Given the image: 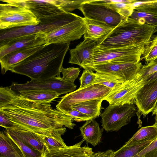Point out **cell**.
<instances>
[{
	"label": "cell",
	"mask_w": 157,
	"mask_h": 157,
	"mask_svg": "<svg viewBox=\"0 0 157 157\" xmlns=\"http://www.w3.org/2000/svg\"><path fill=\"white\" fill-rule=\"evenodd\" d=\"M0 111L18 127L39 135L50 136L65 133L66 127L75 125L70 116L52 109L50 103L32 101L21 97L10 87H6Z\"/></svg>",
	"instance_id": "6da1fadb"
},
{
	"label": "cell",
	"mask_w": 157,
	"mask_h": 157,
	"mask_svg": "<svg viewBox=\"0 0 157 157\" xmlns=\"http://www.w3.org/2000/svg\"><path fill=\"white\" fill-rule=\"evenodd\" d=\"M70 43L44 45L25 59L13 66L10 71L26 76L31 80L44 81L60 77L61 69Z\"/></svg>",
	"instance_id": "7a4b0ae2"
},
{
	"label": "cell",
	"mask_w": 157,
	"mask_h": 157,
	"mask_svg": "<svg viewBox=\"0 0 157 157\" xmlns=\"http://www.w3.org/2000/svg\"><path fill=\"white\" fill-rule=\"evenodd\" d=\"M157 31V29L154 26L141 23L131 17L124 18L104 41L98 46L116 48L145 45Z\"/></svg>",
	"instance_id": "3957f363"
},
{
	"label": "cell",
	"mask_w": 157,
	"mask_h": 157,
	"mask_svg": "<svg viewBox=\"0 0 157 157\" xmlns=\"http://www.w3.org/2000/svg\"><path fill=\"white\" fill-rule=\"evenodd\" d=\"M80 17L74 13L64 12L40 18L37 25L0 30V44L28 35L41 33L47 35Z\"/></svg>",
	"instance_id": "277c9868"
},
{
	"label": "cell",
	"mask_w": 157,
	"mask_h": 157,
	"mask_svg": "<svg viewBox=\"0 0 157 157\" xmlns=\"http://www.w3.org/2000/svg\"><path fill=\"white\" fill-rule=\"evenodd\" d=\"M144 46L108 48L97 45L94 49L92 58L81 67L84 69L94 65L113 62L138 63L140 62Z\"/></svg>",
	"instance_id": "5b68a950"
},
{
	"label": "cell",
	"mask_w": 157,
	"mask_h": 157,
	"mask_svg": "<svg viewBox=\"0 0 157 157\" xmlns=\"http://www.w3.org/2000/svg\"><path fill=\"white\" fill-rule=\"evenodd\" d=\"M40 22L30 10L10 3L0 4V30L36 25Z\"/></svg>",
	"instance_id": "8992f818"
},
{
	"label": "cell",
	"mask_w": 157,
	"mask_h": 157,
	"mask_svg": "<svg viewBox=\"0 0 157 157\" xmlns=\"http://www.w3.org/2000/svg\"><path fill=\"white\" fill-rule=\"evenodd\" d=\"M136 113L133 104L110 105L101 115V126L106 131H117L128 124Z\"/></svg>",
	"instance_id": "52a82bcc"
},
{
	"label": "cell",
	"mask_w": 157,
	"mask_h": 157,
	"mask_svg": "<svg viewBox=\"0 0 157 157\" xmlns=\"http://www.w3.org/2000/svg\"><path fill=\"white\" fill-rule=\"evenodd\" d=\"M111 90L110 89L98 84H93L82 89L78 88L63 96L56 108L64 113L73 105L78 103L94 99H103Z\"/></svg>",
	"instance_id": "ba28073f"
},
{
	"label": "cell",
	"mask_w": 157,
	"mask_h": 157,
	"mask_svg": "<svg viewBox=\"0 0 157 157\" xmlns=\"http://www.w3.org/2000/svg\"><path fill=\"white\" fill-rule=\"evenodd\" d=\"M74 83L66 81L61 77H56L44 81L31 80L27 82L18 84L13 82L10 86L15 91L27 90H36L53 91L60 95L71 93L76 89Z\"/></svg>",
	"instance_id": "9c48e42d"
},
{
	"label": "cell",
	"mask_w": 157,
	"mask_h": 157,
	"mask_svg": "<svg viewBox=\"0 0 157 157\" xmlns=\"http://www.w3.org/2000/svg\"><path fill=\"white\" fill-rule=\"evenodd\" d=\"M144 85L143 80L137 75L134 78L115 87L103 100L110 105L134 104L137 93Z\"/></svg>",
	"instance_id": "30bf717a"
},
{
	"label": "cell",
	"mask_w": 157,
	"mask_h": 157,
	"mask_svg": "<svg viewBox=\"0 0 157 157\" xmlns=\"http://www.w3.org/2000/svg\"><path fill=\"white\" fill-rule=\"evenodd\" d=\"M84 17L100 21L115 28L124 18L105 6L94 0H85L79 9Z\"/></svg>",
	"instance_id": "8fae6325"
},
{
	"label": "cell",
	"mask_w": 157,
	"mask_h": 157,
	"mask_svg": "<svg viewBox=\"0 0 157 157\" xmlns=\"http://www.w3.org/2000/svg\"><path fill=\"white\" fill-rule=\"evenodd\" d=\"M86 25L84 17L80 18L67 24L46 36V44L70 43L80 39L84 35Z\"/></svg>",
	"instance_id": "7c38bea8"
},
{
	"label": "cell",
	"mask_w": 157,
	"mask_h": 157,
	"mask_svg": "<svg viewBox=\"0 0 157 157\" xmlns=\"http://www.w3.org/2000/svg\"><path fill=\"white\" fill-rule=\"evenodd\" d=\"M142 66L140 62L136 63L113 62L89 66L84 69L117 76L125 81L135 78Z\"/></svg>",
	"instance_id": "4fadbf2b"
},
{
	"label": "cell",
	"mask_w": 157,
	"mask_h": 157,
	"mask_svg": "<svg viewBox=\"0 0 157 157\" xmlns=\"http://www.w3.org/2000/svg\"><path fill=\"white\" fill-rule=\"evenodd\" d=\"M0 1L28 9L31 11L38 19L65 12L57 5L56 0H1Z\"/></svg>",
	"instance_id": "5bb4252c"
},
{
	"label": "cell",
	"mask_w": 157,
	"mask_h": 157,
	"mask_svg": "<svg viewBox=\"0 0 157 157\" xmlns=\"http://www.w3.org/2000/svg\"><path fill=\"white\" fill-rule=\"evenodd\" d=\"M157 102V79L144 84L136 96L134 104L141 115L145 116L152 112Z\"/></svg>",
	"instance_id": "9a60e30c"
},
{
	"label": "cell",
	"mask_w": 157,
	"mask_h": 157,
	"mask_svg": "<svg viewBox=\"0 0 157 157\" xmlns=\"http://www.w3.org/2000/svg\"><path fill=\"white\" fill-rule=\"evenodd\" d=\"M46 35L34 34L21 36L0 44V58L13 51L46 44Z\"/></svg>",
	"instance_id": "2e32d148"
},
{
	"label": "cell",
	"mask_w": 157,
	"mask_h": 157,
	"mask_svg": "<svg viewBox=\"0 0 157 157\" xmlns=\"http://www.w3.org/2000/svg\"><path fill=\"white\" fill-rule=\"evenodd\" d=\"M97 45L96 41L84 39L75 48L70 50L68 63L81 67L92 58L94 49Z\"/></svg>",
	"instance_id": "e0dca14e"
},
{
	"label": "cell",
	"mask_w": 157,
	"mask_h": 157,
	"mask_svg": "<svg viewBox=\"0 0 157 157\" xmlns=\"http://www.w3.org/2000/svg\"><path fill=\"white\" fill-rule=\"evenodd\" d=\"M84 18L86 25L84 39L96 41L97 45H100L114 28L100 21Z\"/></svg>",
	"instance_id": "ac0fdd59"
},
{
	"label": "cell",
	"mask_w": 157,
	"mask_h": 157,
	"mask_svg": "<svg viewBox=\"0 0 157 157\" xmlns=\"http://www.w3.org/2000/svg\"><path fill=\"white\" fill-rule=\"evenodd\" d=\"M44 45L18 49L0 58L2 74H4L7 71H10L13 66L33 54L43 47Z\"/></svg>",
	"instance_id": "d6986e66"
},
{
	"label": "cell",
	"mask_w": 157,
	"mask_h": 157,
	"mask_svg": "<svg viewBox=\"0 0 157 157\" xmlns=\"http://www.w3.org/2000/svg\"><path fill=\"white\" fill-rule=\"evenodd\" d=\"M84 141L83 139L73 145L52 150L46 153L44 157H91L94 152L88 146L81 147Z\"/></svg>",
	"instance_id": "ffe728a7"
},
{
	"label": "cell",
	"mask_w": 157,
	"mask_h": 157,
	"mask_svg": "<svg viewBox=\"0 0 157 157\" xmlns=\"http://www.w3.org/2000/svg\"><path fill=\"white\" fill-rule=\"evenodd\" d=\"M15 125V127L13 128H7L6 130L16 136L24 143L39 151L43 156L46 152H48L46 147L40 135L30 131L22 129Z\"/></svg>",
	"instance_id": "44dd1931"
},
{
	"label": "cell",
	"mask_w": 157,
	"mask_h": 157,
	"mask_svg": "<svg viewBox=\"0 0 157 157\" xmlns=\"http://www.w3.org/2000/svg\"><path fill=\"white\" fill-rule=\"evenodd\" d=\"M79 129L83 140L87 143L95 146L100 142L102 131L95 119L86 121Z\"/></svg>",
	"instance_id": "7402d4cb"
},
{
	"label": "cell",
	"mask_w": 157,
	"mask_h": 157,
	"mask_svg": "<svg viewBox=\"0 0 157 157\" xmlns=\"http://www.w3.org/2000/svg\"><path fill=\"white\" fill-rule=\"evenodd\" d=\"M116 12L122 17H130L134 10L133 4L138 1L132 0H94Z\"/></svg>",
	"instance_id": "603a6c76"
},
{
	"label": "cell",
	"mask_w": 157,
	"mask_h": 157,
	"mask_svg": "<svg viewBox=\"0 0 157 157\" xmlns=\"http://www.w3.org/2000/svg\"><path fill=\"white\" fill-rule=\"evenodd\" d=\"M16 92L23 98L39 103H50L60 95L55 92L41 90H22Z\"/></svg>",
	"instance_id": "cb8c5ba5"
},
{
	"label": "cell",
	"mask_w": 157,
	"mask_h": 157,
	"mask_svg": "<svg viewBox=\"0 0 157 157\" xmlns=\"http://www.w3.org/2000/svg\"><path fill=\"white\" fill-rule=\"evenodd\" d=\"M0 157H24L18 146L6 131L0 132Z\"/></svg>",
	"instance_id": "d4e9b609"
},
{
	"label": "cell",
	"mask_w": 157,
	"mask_h": 157,
	"mask_svg": "<svg viewBox=\"0 0 157 157\" xmlns=\"http://www.w3.org/2000/svg\"><path fill=\"white\" fill-rule=\"evenodd\" d=\"M157 139V124L142 127L139 129L124 145L129 146L149 141H153Z\"/></svg>",
	"instance_id": "484cf974"
},
{
	"label": "cell",
	"mask_w": 157,
	"mask_h": 157,
	"mask_svg": "<svg viewBox=\"0 0 157 157\" xmlns=\"http://www.w3.org/2000/svg\"><path fill=\"white\" fill-rule=\"evenodd\" d=\"M103 100V99H94L79 102L73 105L70 109H75L95 119L100 114Z\"/></svg>",
	"instance_id": "4316f807"
},
{
	"label": "cell",
	"mask_w": 157,
	"mask_h": 157,
	"mask_svg": "<svg viewBox=\"0 0 157 157\" xmlns=\"http://www.w3.org/2000/svg\"><path fill=\"white\" fill-rule=\"evenodd\" d=\"M152 141H147L129 146H126L124 145L119 149L115 151L112 157H133L140 152Z\"/></svg>",
	"instance_id": "83f0119b"
},
{
	"label": "cell",
	"mask_w": 157,
	"mask_h": 157,
	"mask_svg": "<svg viewBox=\"0 0 157 157\" xmlns=\"http://www.w3.org/2000/svg\"><path fill=\"white\" fill-rule=\"evenodd\" d=\"M96 78L93 84L101 85L113 89L118 85L124 82L121 78L115 76L95 72Z\"/></svg>",
	"instance_id": "f1b7e54d"
},
{
	"label": "cell",
	"mask_w": 157,
	"mask_h": 157,
	"mask_svg": "<svg viewBox=\"0 0 157 157\" xmlns=\"http://www.w3.org/2000/svg\"><path fill=\"white\" fill-rule=\"evenodd\" d=\"M64 133L58 132L50 136L40 135L46 147L48 152L49 151L57 148L65 147L67 146L62 138Z\"/></svg>",
	"instance_id": "f546056e"
},
{
	"label": "cell",
	"mask_w": 157,
	"mask_h": 157,
	"mask_svg": "<svg viewBox=\"0 0 157 157\" xmlns=\"http://www.w3.org/2000/svg\"><path fill=\"white\" fill-rule=\"evenodd\" d=\"M7 134L18 146L24 157H44L39 151L34 149L24 143L8 131H5Z\"/></svg>",
	"instance_id": "4dcf8cb0"
},
{
	"label": "cell",
	"mask_w": 157,
	"mask_h": 157,
	"mask_svg": "<svg viewBox=\"0 0 157 157\" xmlns=\"http://www.w3.org/2000/svg\"><path fill=\"white\" fill-rule=\"evenodd\" d=\"M142 55L147 63L157 58V35L152 36L144 46Z\"/></svg>",
	"instance_id": "1f68e13d"
},
{
	"label": "cell",
	"mask_w": 157,
	"mask_h": 157,
	"mask_svg": "<svg viewBox=\"0 0 157 157\" xmlns=\"http://www.w3.org/2000/svg\"><path fill=\"white\" fill-rule=\"evenodd\" d=\"M130 17L141 23L153 26L157 29V15L139 12L134 10Z\"/></svg>",
	"instance_id": "d6a6232c"
},
{
	"label": "cell",
	"mask_w": 157,
	"mask_h": 157,
	"mask_svg": "<svg viewBox=\"0 0 157 157\" xmlns=\"http://www.w3.org/2000/svg\"><path fill=\"white\" fill-rule=\"evenodd\" d=\"M133 6L138 11L157 15V0L137 1Z\"/></svg>",
	"instance_id": "836d02e7"
},
{
	"label": "cell",
	"mask_w": 157,
	"mask_h": 157,
	"mask_svg": "<svg viewBox=\"0 0 157 157\" xmlns=\"http://www.w3.org/2000/svg\"><path fill=\"white\" fill-rule=\"evenodd\" d=\"M85 0H56V2L57 5L63 11L70 12L79 9Z\"/></svg>",
	"instance_id": "e575fe53"
},
{
	"label": "cell",
	"mask_w": 157,
	"mask_h": 157,
	"mask_svg": "<svg viewBox=\"0 0 157 157\" xmlns=\"http://www.w3.org/2000/svg\"><path fill=\"white\" fill-rule=\"evenodd\" d=\"M157 71V58L144 65H142L137 75L140 78L143 80L150 75Z\"/></svg>",
	"instance_id": "d590c367"
},
{
	"label": "cell",
	"mask_w": 157,
	"mask_h": 157,
	"mask_svg": "<svg viewBox=\"0 0 157 157\" xmlns=\"http://www.w3.org/2000/svg\"><path fill=\"white\" fill-rule=\"evenodd\" d=\"M80 72L79 68L74 67L67 68H64L62 67L61 69V72L63 75L62 79L73 83L78 78Z\"/></svg>",
	"instance_id": "8d00e7d4"
},
{
	"label": "cell",
	"mask_w": 157,
	"mask_h": 157,
	"mask_svg": "<svg viewBox=\"0 0 157 157\" xmlns=\"http://www.w3.org/2000/svg\"><path fill=\"white\" fill-rule=\"evenodd\" d=\"M95 78V73L92 71L84 69L79 78L80 85L79 88L82 89L93 84Z\"/></svg>",
	"instance_id": "74e56055"
},
{
	"label": "cell",
	"mask_w": 157,
	"mask_h": 157,
	"mask_svg": "<svg viewBox=\"0 0 157 157\" xmlns=\"http://www.w3.org/2000/svg\"><path fill=\"white\" fill-rule=\"evenodd\" d=\"M133 157H157V139Z\"/></svg>",
	"instance_id": "f35d334b"
},
{
	"label": "cell",
	"mask_w": 157,
	"mask_h": 157,
	"mask_svg": "<svg viewBox=\"0 0 157 157\" xmlns=\"http://www.w3.org/2000/svg\"><path fill=\"white\" fill-rule=\"evenodd\" d=\"M64 113L71 117L73 120L76 122L86 121L93 119L86 115L72 108L65 112Z\"/></svg>",
	"instance_id": "ab89813d"
},
{
	"label": "cell",
	"mask_w": 157,
	"mask_h": 157,
	"mask_svg": "<svg viewBox=\"0 0 157 157\" xmlns=\"http://www.w3.org/2000/svg\"><path fill=\"white\" fill-rule=\"evenodd\" d=\"M0 125L6 129H11L15 127V125L4 113L0 111Z\"/></svg>",
	"instance_id": "60d3db41"
},
{
	"label": "cell",
	"mask_w": 157,
	"mask_h": 157,
	"mask_svg": "<svg viewBox=\"0 0 157 157\" xmlns=\"http://www.w3.org/2000/svg\"><path fill=\"white\" fill-rule=\"evenodd\" d=\"M115 151L111 150H108L103 152L94 153L91 157H112Z\"/></svg>",
	"instance_id": "b9f144b4"
},
{
	"label": "cell",
	"mask_w": 157,
	"mask_h": 157,
	"mask_svg": "<svg viewBox=\"0 0 157 157\" xmlns=\"http://www.w3.org/2000/svg\"><path fill=\"white\" fill-rule=\"evenodd\" d=\"M157 79V71L150 75L143 80L144 85L151 82Z\"/></svg>",
	"instance_id": "7bdbcfd3"
},
{
	"label": "cell",
	"mask_w": 157,
	"mask_h": 157,
	"mask_svg": "<svg viewBox=\"0 0 157 157\" xmlns=\"http://www.w3.org/2000/svg\"><path fill=\"white\" fill-rule=\"evenodd\" d=\"M157 112V102L156 104V106L155 107V108L153 111V113L155 114Z\"/></svg>",
	"instance_id": "ee69618b"
},
{
	"label": "cell",
	"mask_w": 157,
	"mask_h": 157,
	"mask_svg": "<svg viewBox=\"0 0 157 157\" xmlns=\"http://www.w3.org/2000/svg\"><path fill=\"white\" fill-rule=\"evenodd\" d=\"M155 123L157 124V113H156V114L155 115Z\"/></svg>",
	"instance_id": "f6af8a7d"
},
{
	"label": "cell",
	"mask_w": 157,
	"mask_h": 157,
	"mask_svg": "<svg viewBox=\"0 0 157 157\" xmlns=\"http://www.w3.org/2000/svg\"></svg>",
	"instance_id": "bcb514c9"
}]
</instances>
